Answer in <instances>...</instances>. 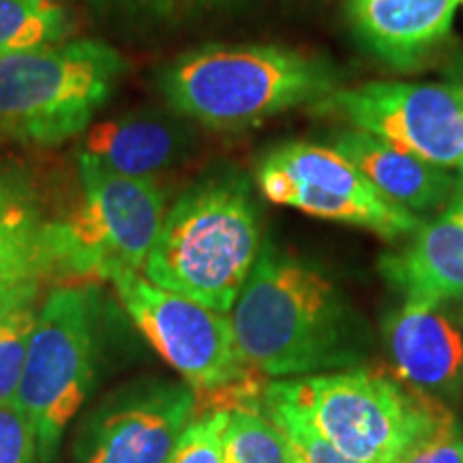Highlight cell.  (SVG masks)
Here are the masks:
<instances>
[{
	"mask_svg": "<svg viewBox=\"0 0 463 463\" xmlns=\"http://www.w3.org/2000/svg\"><path fill=\"white\" fill-rule=\"evenodd\" d=\"M69 15L54 0H0V58L58 43Z\"/></svg>",
	"mask_w": 463,
	"mask_h": 463,
	"instance_id": "obj_19",
	"label": "cell"
},
{
	"mask_svg": "<svg viewBox=\"0 0 463 463\" xmlns=\"http://www.w3.org/2000/svg\"><path fill=\"white\" fill-rule=\"evenodd\" d=\"M125 311L148 344L170 363L195 395L217 392L253 378L236 345L230 314L170 292L137 273L112 281Z\"/></svg>",
	"mask_w": 463,
	"mask_h": 463,
	"instance_id": "obj_9",
	"label": "cell"
},
{
	"mask_svg": "<svg viewBox=\"0 0 463 463\" xmlns=\"http://www.w3.org/2000/svg\"><path fill=\"white\" fill-rule=\"evenodd\" d=\"M380 463H399V459H391V461H380Z\"/></svg>",
	"mask_w": 463,
	"mask_h": 463,
	"instance_id": "obj_28",
	"label": "cell"
},
{
	"mask_svg": "<svg viewBox=\"0 0 463 463\" xmlns=\"http://www.w3.org/2000/svg\"><path fill=\"white\" fill-rule=\"evenodd\" d=\"M39 292L33 289L0 305V403L14 402L20 386L39 316Z\"/></svg>",
	"mask_w": 463,
	"mask_h": 463,
	"instance_id": "obj_20",
	"label": "cell"
},
{
	"mask_svg": "<svg viewBox=\"0 0 463 463\" xmlns=\"http://www.w3.org/2000/svg\"><path fill=\"white\" fill-rule=\"evenodd\" d=\"M384 345L405 386L449 403L463 392V307L455 300L405 298L386 316Z\"/></svg>",
	"mask_w": 463,
	"mask_h": 463,
	"instance_id": "obj_12",
	"label": "cell"
},
{
	"mask_svg": "<svg viewBox=\"0 0 463 463\" xmlns=\"http://www.w3.org/2000/svg\"><path fill=\"white\" fill-rule=\"evenodd\" d=\"M260 256L251 184L225 172L195 183L174 202L142 273L155 286L230 314Z\"/></svg>",
	"mask_w": 463,
	"mask_h": 463,
	"instance_id": "obj_3",
	"label": "cell"
},
{
	"mask_svg": "<svg viewBox=\"0 0 463 463\" xmlns=\"http://www.w3.org/2000/svg\"><path fill=\"white\" fill-rule=\"evenodd\" d=\"M266 200L311 217L372 230L386 241L414 234L422 219L386 202L337 148L316 142H286L258 164Z\"/></svg>",
	"mask_w": 463,
	"mask_h": 463,
	"instance_id": "obj_8",
	"label": "cell"
},
{
	"mask_svg": "<svg viewBox=\"0 0 463 463\" xmlns=\"http://www.w3.org/2000/svg\"><path fill=\"white\" fill-rule=\"evenodd\" d=\"M317 109L463 176V95L449 82H369L335 90Z\"/></svg>",
	"mask_w": 463,
	"mask_h": 463,
	"instance_id": "obj_10",
	"label": "cell"
},
{
	"mask_svg": "<svg viewBox=\"0 0 463 463\" xmlns=\"http://www.w3.org/2000/svg\"><path fill=\"white\" fill-rule=\"evenodd\" d=\"M236 345L270 378H303L361 367L372 331L320 266L266 245L232 307Z\"/></svg>",
	"mask_w": 463,
	"mask_h": 463,
	"instance_id": "obj_1",
	"label": "cell"
},
{
	"mask_svg": "<svg viewBox=\"0 0 463 463\" xmlns=\"http://www.w3.org/2000/svg\"><path fill=\"white\" fill-rule=\"evenodd\" d=\"M262 389L242 392L228 410L223 433V463H292L286 436L262 408Z\"/></svg>",
	"mask_w": 463,
	"mask_h": 463,
	"instance_id": "obj_18",
	"label": "cell"
},
{
	"mask_svg": "<svg viewBox=\"0 0 463 463\" xmlns=\"http://www.w3.org/2000/svg\"><path fill=\"white\" fill-rule=\"evenodd\" d=\"M95 289L56 288L39 307L15 402L31 422L42 463H54L67 427L95 382Z\"/></svg>",
	"mask_w": 463,
	"mask_h": 463,
	"instance_id": "obj_7",
	"label": "cell"
},
{
	"mask_svg": "<svg viewBox=\"0 0 463 463\" xmlns=\"http://www.w3.org/2000/svg\"><path fill=\"white\" fill-rule=\"evenodd\" d=\"M15 204V202H11L9 200V195L7 194H5V191L3 189H0V217H3L5 215V213H7L9 211V208L11 206H14Z\"/></svg>",
	"mask_w": 463,
	"mask_h": 463,
	"instance_id": "obj_26",
	"label": "cell"
},
{
	"mask_svg": "<svg viewBox=\"0 0 463 463\" xmlns=\"http://www.w3.org/2000/svg\"><path fill=\"white\" fill-rule=\"evenodd\" d=\"M331 61L283 45H206L165 67L159 89L178 114L211 129H245L339 90Z\"/></svg>",
	"mask_w": 463,
	"mask_h": 463,
	"instance_id": "obj_2",
	"label": "cell"
},
{
	"mask_svg": "<svg viewBox=\"0 0 463 463\" xmlns=\"http://www.w3.org/2000/svg\"><path fill=\"white\" fill-rule=\"evenodd\" d=\"M230 412L213 408L208 414L195 416L174 447L165 463H223V433Z\"/></svg>",
	"mask_w": 463,
	"mask_h": 463,
	"instance_id": "obj_23",
	"label": "cell"
},
{
	"mask_svg": "<svg viewBox=\"0 0 463 463\" xmlns=\"http://www.w3.org/2000/svg\"><path fill=\"white\" fill-rule=\"evenodd\" d=\"M52 275L45 223H39L26 206L14 204L0 217V305L42 289Z\"/></svg>",
	"mask_w": 463,
	"mask_h": 463,
	"instance_id": "obj_17",
	"label": "cell"
},
{
	"mask_svg": "<svg viewBox=\"0 0 463 463\" xmlns=\"http://www.w3.org/2000/svg\"><path fill=\"white\" fill-rule=\"evenodd\" d=\"M202 3H225V0H202Z\"/></svg>",
	"mask_w": 463,
	"mask_h": 463,
	"instance_id": "obj_27",
	"label": "cell"
},
{
	"mask_svg": "<svg viewBox=\"0 0 463 463\" xmlns=\"http://www.w3.org/2000/svg\"><path fill=\"white\" fill-rule=\"evenodd\" d=\"M331 146L356 165L382 198L420 219L444 208L459 184V176L444 167L427 164L354 127L333 131Z\"/></svg>",
	"mask_w": 463,
	"mask_h": 463,
	"instance_id": "obj_15",
	"label": "cell"
},
{
	"mask_svg": "<svg viewBox=\"0 0 463 463\" xmlns=\"http://www.w3.org/2000/svg\"><path fill=\"white\" fill-rule=\"evenodd\" d=\"M184 131L161 116H125L92 127L86 153L127 176H153L183 155Z\"/></svg>",
	"mask_w": 463,
	"mask_h": 463,
	"instance_id": "obj_16",
	"label": "cell"
},
{
	"mask_svg": "<svg viewBox=\"0 0 463 463\" xmlns=\"http://www.w3.org/2000/svg\"><path fill=\"white\" fill-rule=\"evenodd\" d=\"M125 62L101 42H71L0 58V133L54 146L82 133Z\"/></svg>",
	"mask_w": 463,
	"mask_h": 463,
	"instance_id": "obj_6",
	"label": "cell"
},
{
	"mask_svg": "<svg viewBox=\"0 0 463 463\" xmlns=\"http://www.w3.org/2000/svg\"><path fill=\"white\" fill-rule=\"evenodd\" d=\"M444 78L463 95V52H457L455 56L449 58L447 67H444Z\"/></svg>",
	"mask_w": 463,
	"mask_h": 463,
	"instance_id": "obj_25",
	"label": "cell"
},
{
	"mask_svg": "<svg viewBox=\"0 0 463 463\" xmlns=\"http://www.w3.org/2000/svg\"><path fill=\"white\" fill-rule=\"evenodd\" d=\"M399 463H463V427L447 405L438 410Z\"/></svg>",
	"mask_w": 463,
	"mask_h": 463,
	"instance_id": "obj_22",
	"label": "cell"
},
{
	"mask_svg": "<svg viewBox=\"0 0 463 463\" xmlns=\"http://www.w3.org/2000/svg\"><path fill=\"white\" fill-rule=\"evenodd\" d=\"M380 273L403 298L463 303V176L438 215L380 260Z\"/></svg>",
	"mask_w": 463,
	"mask_h": 463,
	"instance_id": "obj_14",
	"label": "cell"
},
{
	"mask_svg": "<svg viewBox=\"0 0 463 463\" xmlns=\"http://www.w3.org/2000/svg\"><path fill=\"white\" fill-rule=\"evenodd\" d=\"M198 414V395L174 382H144L112 399L86 422L78 463H165Z\"/></svg>",
	"mask_w": 463,
	"mask_h": 463,
	"instance_id": "obj_11",
	"label": "cell"
},
{
	"mask_svg": "<svg viewBox=\"0 0 463 463\" xmlns=\"http://www.w3.org/2000/svg\"><path fill=\"white\" fill-rule=\"evenodd\" d=\"M264 395L292 408L339 453L356 463L402 459L442 408L373 367L275 380Z\"/></svg>",
	"mask_w": 463,
	"mask_h": 463,
	"instance_id": "obj_4",
	"label": "cell"
},
{
	"mask_svg": "<svg viewBox=\"0 0 463 463\" xmlns=\"http://www.w3.org/2000/svg\"><path fill=\"white\" fill-rule=\"evenodd\" d=\"M262 408L286 436L292 463H356L339 453L331 442H326L309 422L300 419L286 403L266 397L262 392Z\"/></svg>",
	"mask_w": 463,
	"mask_h": 463,
	"instance_id": "obj_21",
	"label": "cell"
},
{
	"mask_svg": "<svg viewBox=\"0 0 463 463\" xmlns=\"http://www.w3.org/2000/svg\"><path fill=\"white\" fill-rule=\"evenodd\" d=\"M459 3H461V5H463V0H459Z\"/></svg>",
	"mask_w": 463,
	"mask_h": 463,
	"instance_id": "obj_29",
	"label": "cell"
},
{
	"mask_svg": "<svg viewBox=\"0 0 463 463\" xmlns=\"http://www.w3.org/2000/svg\"><path fill=\"white\" fill-rule=\"evenodd\" d=\"M82 204L65 222L45 223L54 275L108 279L140 273L165 217L153 176H127L92 155L80 157Z\"/></svg>",
	"mask_w": 463,
	"mask_h": 463,
	"instance_id": "obj_5",
	"label": "cell"
},
{
	"mask_svg": "<svg viewBox=\"0 0 463 463\" xmlns=\"http://www.w3.org/2000/svg\"><path fill=\"white\" fill-rule=\"evenodd\" d=\"M459 0H347L345 17L364 54L399 73L431 61L453 28Z\"/></svg>",
	"mask_w": 463,
	"mask_h": 463,
	"instance_id": "obj_13",
	"label": "cell"
},
{
	"mask_svg": "<svg viewBox=\"0 0 463 463\" xmlns=\"http://www.w3.org/2000/svg\"><path fill=\"white\" fill-rule=\"evenodd\" d=\"M0 463H42L37 439L20 403H0Z\"/></svg>",
	"mask_w": 463,
	"mask_h": 463,
	"instance_id": "obj_24",
	"label": "cell"
}]
</instances>
